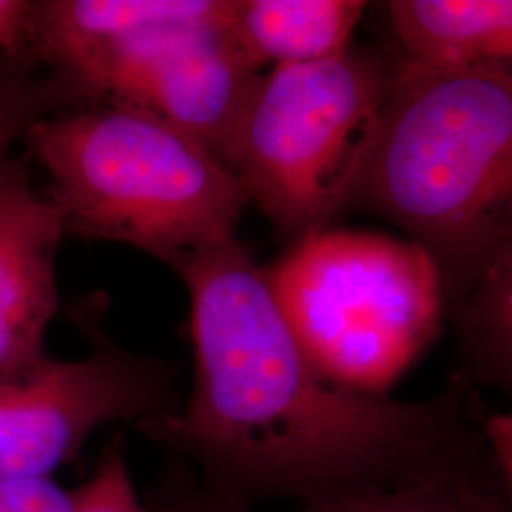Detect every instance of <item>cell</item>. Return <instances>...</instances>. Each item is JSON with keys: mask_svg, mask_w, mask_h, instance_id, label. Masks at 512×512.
I'll list each match as a JSON object with an SVG mask.
<instances>
[{"mask_svg": "<svg viewBox=\"0 0 512 512\" xmlns=\"http://www.w3.org/2000/svg\"><path fill=\"white\" fill-rule=\"evenodd\" d=\"M171 268L190 298L194 389L175 412L137 425L194 478V495L167 512L325 505L490 456L452 401L372 397L323 378L238 238Z\"/></svg>", "mask_w": 512, "mask_h": 512, "instance_id": "6da1fadb", "label": "cell"}, {"mask_svg": "<svg viewBox=\"0 0 512 512\" xmlns=\"http://www.w3.org/2000/svg\"><path fill=\"white\" fill-rule=\"evenodd\" d=\"M348 207L420 245L454 310L512 241V71L401 55Z\"/></svg>", "mask_w": 512, "mask_h": 512, "instance_id": "7a4b0ae2", "label": "cell"}, {"mask_svg": "<svg viewBox=\"0 0 512 512\" xmlns=\"http://www.w3.org/2000/svg\"><path fill=\"white\" fill-rule=\"evenodd\" d=\"M23 143L50 179L65 232L173 264L236 238L249 196L236 173L164 120L124 105L61 110Z\"/></svg>", "mask_w": 512, "mask_h": 512, "instance_id": "3957f363", "label": "cell"}, {"mask_svg": "<svg viewBox=\"0 0 512 512\" xmlns=\"http://www.w3.org/2000/svg\"><path fill=\"white\" fill-rule=\"evenodd\" d=\"M266 277L315 370L361 395L389 397L435 342L446 313L431 256L376 232H311Z\"/></svg>", "mask_w": 512, "mask_h": 512, "instance_id": "277c9868", "label": "cell"}, {"mask_svg": "<svg viewBox=\"0 0 512 512\" xmlns=\"http://www.w3.org/2000/svg\"><path fill=\"white\" fill-rule=\"evenodd\" d=\"M397 61L349 48L258 76L224 164L281 236L329 228L365 165Z\"/></svg>", "mask_w": 512, "mask_h": 512, "instance_id": "5b68a950", "label": "cell"}, {"mask_svg": "<svg viewBox=\"0 0 512 512\" xmlns=\"http://www.w3.org/2000/svg\"><path fill=\"white\" fill-rule=\"evenodd\" d=\"M99 311V300L73 310L92 340L88 357L46 355L16 378L0 380V478H52L97 429L116 421L141 425L181 406L177 366L120 348Z\"/></svg>", "mask_w": 512, "mask_h": 512, "instance_id": "8992f818", "label": "cell"}, {"mask_svg": "<svg viewBox=\"0 0 512 512\" xmlns=\"http://www.w3.org/2000/svg\"><path fill=\"white\" fill-rule=\"evenodd\" d=\"M228 23L158 27L120 42L71 86L76 103L143 110L202 143L224 164L260 71Z\"/></svg>", "mask_w": 512, "mask_h": 512, "instance_id": "52a82bcc", "label": "cell"}, {"mask_svg": "<svg viewBox=\"0 0 512 512\" xmlns=\"http://www.w3.org/2000/svg\"><path fill=\"white\" fill-rule=\"evenodd\" d=\"M61 209L31 184L25 162L0 177V380L46 357L44 336L59 306L55 256L65 236Z\"/></svg>", "mask_w": 512, "mask_h": 512, "instance_id": "ba28073f", "label": "cell"}, {"mask_svg": "<svg viewBox=\"0 0 512 512\" xmlns=\"http://www.w3.org/2000/svg\"><path fill=\"white\" fill-rule=\"evenodd\" d=\"M232 12L234 0H33L31 61L71 92L80 74L128 38L171 25L228 23Z\"/></svg>", "mask_w": 512, "mask_h": 512, "instance_id": "9c48e42d", "label": "cell"}, {"mask_svg": "<svg viewBox=\"0 0 512 512\" xmlns=\"http://www.w3.org/2000/svg\"><path fill=\"white\" fill-rule=\"evenodd\" d=\"M361 0H234L230 35L256 71L323 61L351 48Z\"/></svg>", "mask_w": 512, "mask_h": 512, "instance_id": "30bf717a", "label": "cell"}, {"mask_svg": "<svg viewBox=\"0 0 512 512\" xmlns=\"http://www.w3.org/2000/svg\"><path fill=\"white\" fill-rule=\"evenodd\" d=\"M387 16L406 59L512 71V0H393Z\"/></svg>", "mask_w": 512, "mask_h": 512, "instance_id": "8fae6325", "label": "cell"}, {"mask_svg": "<svg viewBox=\"0 0 512 512\" xmlns=\"http://www.w3.org/2000/svg\"><path fill=\"white\" fill-rule=\"evenodd\" d=\"M452 311L467 372L512 401V241Z\"/></svg>", "mask_w": 512, "mask_h": 512, "instance_id": "7c38bea8", "label": "cell"}, {"mask_svg": "<svg viewBox=\"0 0 512 512\" xmlns=\"http://www.w3.org/2000/svg\"><path fill=\"white\" fill-rule=\"evenodd\" d=\"M298 512H511L492 458Z\"/></svg>", "mask_w": 512, "mask_h": 512, "instance_id": "4fadbf2b", "label": "cell"}, {"mask_svg": "<svg viewBox=\"0 0 512 512\" xmlns=\"http://www.w3.org/2000/svg\"><path fill=\"white\" fill-rule=\"evenodd\" d=\"M76 105L65 84L38 65H8L0 74V177L12 164V150L40 118Z\"/></svg>", "mask_w": 512, "mask_h": 512, "instance_id": "5bb4252c", "label": "cell"}, {"mask_svg": "<svg viewBox=\"0 0 512 512\" xmlns=\"http://www.w3.org/2000/svg\"><path fill=\"white\" fill-rule=\"evenodd\" d=\"M76 512H150L133 484L120 440L105 450L88 482L76 488Z\"/></svg>", "mask_w": 512, "mask_h": 512, "instance_id": "9a60e30c", "label": "cell"}, {"mask_svg": "<svg viewBox=\"0 0 512 512\" xmlns=\"http://www.w3.org/2000/svg\"><path fill=\"white\" fill-rule=\"evenodd\" d=\"M0 512H76V490L54 478H0Z\"/></svg>", "mask_w": 512, "mask_h": 512, "instance_id": "2e32d148", "label": "cell"}, {"mask_svg": "<svg viewBox=\"0 0 512 512\" xmlns=\"http://www.w3.org/2000/svg\"><path fill=\"white\" fill-rule=\"evenodd\" d=\"M31 14L33 0H0V55L12 65L33 63Z\"/></svg>", "mask_w": 512, "mask_h": 512, "instance_id": "e0dca14e", "label": "cell"}, {"mask_svg": "<svg viewBox=\"0 0 512 512\" xmlns=\"http://www.w3.org/2000/svg\"><path fill=\"white\" fill-rule=\"evenodd\" d=\"M482 435L512 512V410L486 418L482 423Z\"/></svg>", "mask_w": 512, "mask_h": 512, "instance_id": "ac0fdd59", "label": "cell"}, {"mask_svg": "<svg viewBox=\"0 0 512 512\" xmlns=\"http://www.w3.org/2000/svg\"><path fill=\"white\" fill-rule=\"evenodd\" d=\"M8 65H10V63H8V61H6V59L0 55V74L6 71V67H8Z\"/></svg>", "mask_w": 512, "mask_h": 512, "instance_id": "d6986e66", "label": "cell"}]
</instances>
